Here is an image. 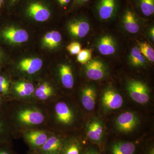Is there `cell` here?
I'll return each mask as SVG.
<instances>
[{"label":"cell","instance_id":"1","mask_svg":"<svg viewBox=\"0 0 154 154\" xmlns=\"http://www.w3.org/2000/svg\"><path fill=\"white\" fill-rule=\"evenodd\" d=\"M24 11L28 17L38 22L47 21L52 14L46 0H27Z\"/></svg>","mask_w":154,"mask_h":154},{"label":"cell","instance_id":"2","mask_svg":"<svg viewBox=\"0 0 154 154\" xmlns=\"http://www.w3.org/2000/svg\"><path fill=\"white\" fill-rule=\"evenodd\" d=\"M127 88L130 96L134 102L139 104H144L149 100V90L142 82L131 80L128 83Z\"/></svg>","mask_w":154,"mask_h":154},{"label":"cell","instance_id":"3","mask_svg":"<svg viewBox=\"0 0 154 154\" xmlns=\"http://www.w3.org/2000/svg\"><path fill=\"white\" fill-rule=\"evenodd\" d=\"M119 6V0H97L95 9L100 19L106 20L115 16L118 11Z\"/></svg>","mask_w":154,"mask_h":154},{"label":"cell","instance_id":"4","mask_svg":"<svg viewBox=\"0 0 154 154\" xmlns=\"http://www.w3.org/2000/svg\"><path fill=\"white\" fill-rule=\"evenodd\" d=\"M139 123L137 116L131 112L121 113L116 118V124L119 131L124 133L132 132Z\"/></svg>","mask_w":154,"mask_h":154},{"label":"cell","instance_id":"5","mask_svg":"<svg viewBox=\"0 0 154 154\" xmlns=\"http://www.w3.org/2000/svg\"><path fill=\"white\" fill-rule=\"evenodd\" d=\"M102 101L104 107L109 110L119 109L122 107L123 103L122 96L113 89H108L104 92Z\"/></svg>","mask_w":154,"mask_h":154},{"label":"cell","instance_id":"6","mask_svg":"<svg viewBox=\"0 0 154 154\" xmlns=\"http://www.w3.org/2000/svg\"><path fill=\"white\" fill-rule=\"evenodd\" d=\"M2 36L6 41L13 44L23 43L29 38V35L26 30L13 27L3 30Z\"/></svg>","mask_w":154,"mask_h":154},{"label":"cell","instance_id":"7","mask_svg":"<svg viewBox=\"0 0 154 154\" xmlns=\"http://www.w3.org/2000/svg\"><path fill=\"white\" fill-rule=\"evenodd\" d=\"M18 117L20 122L28 125L41 124L44 121V116L41 112L31 109L21 110Z\"/></svg>","mask_w":154,"mask_h":154},{"label":"cell","instance_id":"8","mask_svg":"<svg viewBox=\"0 0 154 154\" xmlns=\"http://www.w3.org/2000/svg\"><path fill=\"white\" fill-rule=\"evenodd\" d=\"M86 74L87 77L91 80L102 79L106 73V68L104 63L99 60H90L86 64Z\"/></svg>","mask_w":154,"mask_h":154},{"label":"cell","instance_id":"9","mask_svg":"<svg viewBox=\"0 0 154 154\" xmlns=\"http://www.w3.org/2000/svg\"><path fill=\"white\" fill-rule=\"evenodd\" d=\"M64 143L60 138L52 136L48 137L45 143L37 150L42 154H59Z\"/></svg>","mask_w":154,"mask_h":154},{"label":"cell","instance_id":"10","mask_svg":"<svg viewBox=\"0 0 154 154\" xmlns=\"http://www.w3.org/2000/svg\"><path fill=\"white\" fill-rule=\"evenodd\" d=\"M68 30L72 36L82 38L85 37L89 33L90 26L89 23L84 19H78L70 22Z\"/></svg>","mask_w":154,"mask_h":154},{"label":"cell","instance_id":"11","mask_svg":"<svg viewBox=\"0 0 154 154\" xmlns=\"http://www.w3.org/2000/svg\"><path fill=\"white\" fill-rule=\"evenodd\" d=\"M25 138V140L32 149L37 150L45 143L48 137L47 134L43 131H33L26 133Z\"/></svg>","mask_w":154,"mask_h":154},{"label":"cell","instance_id":"12","mask_svg":"<svg viewBox=\"0 0 154 154\" xmlns=\"http://www.w3.org/2000/svg\"><path fill=\"white\" fill-rule=\"evenodd\" d=\"M57 119L60 123L69 124L74 118V114L71 109L64 102H59L55 106Z\"/></svg>","mask_w":154,"mask_h":154},{"label":"cell","instance_id":"13","mask_svg":"<svg viewBox=\"0 0 154 154\" xmlns=\"http://www.w3.org/2000/svg\"><path fill=\"white\" fill-rule=\"evenodd\" d=\"M122 22L125 30L131 33H137L140 30L136 15L132 9L127 8L123 13Z\"/></svg>","mask_w":154,"mask_h":154},{"label":"cell","instance_id":"14","mask_svg":"<svg viewBox=\"0 0 154 154\" xmlns=\"http://www.w3.org/2000/svg\"><path fill=\"white\" fill-rule=\"evenodd\" d=\"M96 98V91L93 87H86L82 90L81 101L83 107L87 110L91 111L95 108Z\"/></svg>","mask_w":154,"mask_h":154},{"label":"cell","instance_id":"15","mask_svg":"<svg viewBox=\"0 0 154 154\" xmlns=\"http://www.w3.org/2000/svg\"><path fill=\"white\" fill-rule=\"evenodd\" d=\"M43 63L40 59L25 58L22 60L19 63V68L21 71L29 74H33L41 69Z\"/></svg>","mask_w":154,"mask_h":154},{"label":"cell","instance_id":"16","mask_svg":"<svg viewBox=\"0 0 154 154\" xmlns=\"http://www.w3.org/2000/svg\"><path fill=\"white\" fill-rule=\"evenodd\" d=\"M87 134L91 140L99 142L102 140L103 134V126L101 122L92 120L87 126Z\"/></svg>","mask_w":154,"mask_h":154},{"label":"cell","instance_id":"17","mask_svg":"<svg viewBox=\"0 0 154 154\" xmlns=\"http://www.w3.org/2000/svg\"><path fill=\"white\" fill-rule=\"evenodd\" d=\"M98 49L102 55H112L116 50L115 40L112 36L109 35L103 36L98 42Z\"/></svg>","mask_w":154,"mask_h":154},{"label":"cell","instance_id":"18","mask_svg":"<svg viewBox=\"0 0 154 154\" xmlns=\"http://www.w3.org/2000/svg\"><path fill=\"white\" fill-rule=\"evenodd\" d=\"M60 75L63 85L67 89H71L74 85V79L71 68L67 64H63L59 69Z\"/></svg>","mask_w":154,"mask_h":154},{"label":"cell","instance_id":"19","mask_svg":"<svg viewBox=\"0 0 154 154\" xmlns=\"http://www.w3.org/2000/svg\"><path fill=\"white\" fill-rule=\"evenodd\" d=\"M136 150L134 144L129 142H121L113 145L112 154H134Z\"/></svg>","mask_w":154,"mask_h":154},{"label":"cell","instance_id":"20","mask_svg":"<svg viewBox=\"0 0 154 154\" xmlns=\"http://www.w3.org/2000/svg\"><path fill=\"white\" fill-rule=\"evenodd\" d=\"M62 40L60 33L57 31H52L45 34L42 38V43L45 47L53 49L57 47Z\"/></svg>","mask_w":154,"mask_h":154},{"label":"cell","instance_id":"21","mask_svg":"<svg viewBox=\"0 0 154 154\" xmlns=\"http://www.w3.org/2000/svg\"><path fill=\"white\" fill-rule=\"evenodd\" d=\"M82 146L79 142L73 139L64 143L59 154H81Z\"/></svg>","mask_w":154,"mask_h":154},{"label":"cell","instance_id":"22","mask_svg":"<svg viewBox=\"0 0 154 154\" xmlns=\"http://www.w3.org/2000/svg\"><path fill=\"white\" fill-rule=\"evenodd\" d=\"M135 4L141 13L146 17L154 13V0H134Z\"/></svg>","mask_w":154,"mask_h":154},{"label":"cell","instance_id":"23","mask_svg":"<svg viewBox=\"0 0 154 154\" xmlns=\"http://www.w3.org/2000/svg\"><path fill=\"white\" fill-rule=\"evenodd\" d=\"M14 90L21 97L30 96L35 91L33 84L24 82H20L15 84Z\"/></svg>","mask_w":154,"mask_h":154},{"label":"cell","instance_id":"24","mask_svg":"<svg viewBox=\"0 0 154 154\" xmlns=\"http://www.w3.org/2000/svg\"><path fill=\"white\" fill-rule=\"evenodd\" d=\"M131 63L135 67L143 66L145 65V58L137 47L133 48L129 56Z\"/></svg>","mask_w":154,"mask_h":154},{"label":"cell","instance_id":"25","mask_svg":"<svg viewBox=\"0 0 154 154\" xmlns=\"http://www.w3.org/2000/svg\"><path fill=\"white\" fill-rule=\"evenodd\" d=\"M53 93L52 87L48 83L45 82L36 89L35 95L40 100H45L51 96Z\"/></svg>","mask_w":154,"mask_h":154},{"label":"cell","instance_id":"26","mask_svg":"<svg viewBox=\"0 0 154 154\" xmlns=\"http://www.w3.org/2000/svg\"><path fill=\"white\" fill-rule=\"evenodd\" d=\"M138 48L145 58L151 62L154 61L153 48L146 42H140Z\"/></svg>","mask_w":154,"mask_h":154},{"label":"cell","instance_id":"27","mask_svg":"<svg viewBox=\"0 0 154 154\" xmlns=\"http://www.w3.org/2000/svg\"><path fill=\"white\" fill-rule=\"evenodd\" d=\"M92 55V51L91 50H82L77 54V61L82 64H86L91 60Z\"/></svg>","mask_w":154,"mask_h":154},{"label":"cell","instance_id":"28","mask_svg":"<svg viewBox=\"0 0 154 154\" xmlns=\"http://www.w3.org/2000/svg\"><path fill=\"white\" fill-rule=\"evenodd\" d=\"M66 49L72 55H77L82 50V46L78 42H72L66 47Z\"/></svg>","mask_w":154,"mask_h":154},{"label":"cell","instance_id":"29","mask_svg":"<svg viewBox=\"0 0 154 154\" xmlns=\"http://www.w3.org/2000/svg\"><path fill=\"white\" fill-rule=\"evenodd\" d=\"M57 4L60 8L66 10L68 7L74 2L73 0H55Z\"/></svg>","mask_w":154,"mask_h":154},{"label":"cell","instance_id":"30","mask_svg":"<svg viewBox=\"0 0 154 154\" xmlns=\"http://www.w3.org/2000/svg\"><path fill=\"white\" fill-rule=\"evenodd\" d=\"M5 123L2 120V118H0V145H3L5 144V138L3 137V134H4V128H5Z\"/></svg>","mask_w":154,"mask_h":154},{"label":"cell","instance_id":"31","mask_svg":"<svg viewBox=\"0 0 154 154\" xmlns=\"http://www.w3.org/2000/svg\"><path fill=\"white\" fill-rule=\"evenodd\" d=\"M3 145H0V154H14L8 149L3 146Z\"/></svg>","mask_w":154,"mask_h":154},{"label":"cell","instance_id":"32","mask_svg":"<svg viewBox=\"0 0 154 154\" xmlns=\"http://www.w3.org/2000/svg\"><path fill=\"white\" fill-rule=\"evenodd\" d=\"M74 2L79 5H82L85 4H87L91 0H73Z\"/></svg>","mask_w":154,"mask_h":154},{"label":"cell","instance_id":"33","mask_svg":"<svg viewBox=\"0 0 154 154\" xmlns=\"http://www.w3.org/2000/svg\"><path fill=\"white\" fill-rule=\"evenodd\" d=\"M85 154H99V153L95 150L90 149L86 152Z\"/></svg>","mask_w":154,"mask_h":154},{"label":"cell","instance_id":"34","mask_svg":"<svg viewBox=\"0 0 154 154\" xmlns=\"http://www.w3.org/2000/svg\"><path fill=\"white\" fill-rule=\"evenodd\" d=\"M8 1L9 3L11 5H15L17 3L19 2V1H21V0H8Z\"/></svg>","mask_w":154,"mask_h":154},{"label":"cell","instance_id":"35","mask_svg":"<svg viewBox=\"0 0 154 154\" xmlns=\"http://www.w3.org/2000/svg\"><path fill=\"white\" fill-rule=\"evenodd\" d=\"M151 36L153 41H154V28H152L150 31Z\"/></svg>","mask_w":154,"mask_h":154},{"label":"cell","instance_id":"36","mask_svg":"<svg viewBox=\"0 0 154 154\" xmlns=\"http://www.w3.org/2000/svg\"><path fill=\"white\" fill-rule=\"evenodd\" d=\"M5 0H0V10L2 8L5 3Z\"/></svg>","mask_w":154,"mask_h":154},{"label":"cell","instance_id":"37","mask_svg":"<svg viewBox=\"0 0 154 154\" xmlns=\"http://www.w3.org/2000/svg\"><path fill=\"white\" fill-rule=\"evenodd\" d=\"M2 96H0V109L2 107Z\"/></svg>","mask_w":154,"mask_h":154},{"label":"cell","instance_id":"38","mask_svg":"<svg viewBox=\"0 0 154 154\" xmlns=\"http://www.w3.org/2000/svg\"><path fill=\"white\" fill-rule=\"evenodd\" d=\"M149 154H154V149H152L151 150Z\"/></svg>","mask_w":154,"mask_h":154},{"label":"cell","instance_id":"39","mask_svg":"<svg viewBox=\"0 0 154 154\" xmlns=\"http://www.w3.org/2000/svg\"><path fill=\"white\" fill-rule=\"evenodd\" d=\"M41 154V153H39V152H37V153H36V154Z\"/></svg>","mask_w":154,"mask_h":154},{"label":"cell","instance_id":"40","mask_svg":"<svg viewBox=\"0 0 154 154\" xmlns=\"http://www.w3.org/2000/svg\"><path fill=\"white\" fill-rule=\"evenodd\" d=\"M0 57H1V51H0Z\"/></svg>","mask_w":154,"mask_h":154}]
</instances>
